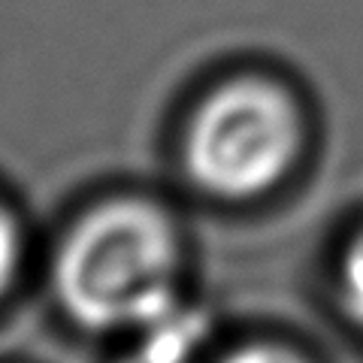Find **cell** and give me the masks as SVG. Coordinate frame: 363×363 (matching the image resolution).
<instances>
[{"mask_svg":"<svg viewBox=\"0 0 363 363\" xmlns=\"http://www.w3.org/2000/svg\"><path fill=\"white\" fill-rule=\"evenodd\" d=\"M339 300L345 312L363 324V233L345 248L342 267H339Z\"/></svg>","mask_w":363,"mask_h":363,"instance_id":"4","label":"cell"},{"mask_svg":"<svg viewBox=\"0 0 363 363\" xmlns=\"http://www.w3.org/2000/svg\"><path fill=\"white\" fill-rule=\"evenodd\" d=\"M224 363H303L297 360L294 354H288V351H281V348H245L240 351V354H233V357H227Z\"/></svg>","mask_w":363,"mask_h":363,"instance_id":"6","label":"cell"},{"mask_svg":"<svg viewBox=\"0 0 363 363\" xmlns=\"http://www.w3.org/2000/svg\"><path fill=\"white\" fill-rule=\"evenodd\" d=\"M173 230L161 212L136 200L94 209L55 260L64 309L91 330L143 327L173 309Z\"/></svg>","mask_w":363,"mask_h":363,"instance_id":"1","label":"cell"},{"mask_svg":"<svg viewBox=\"0 0 363 363\" xmlns=\"http://www.w3.org/2000/svg\"><path fill=\"white\" fill-rule=\"evenodd\" d=\"M18 267V233L13 218L0 209V294L9 288Z\"/></svg>","mask_w":363,"mask_h":363,"instance_id":"5","label":"cell"},{"mask_svg":"<svg viewBox=\"0 0 363 363\" xmlns=\"http://www.w3.org/2000/svg\"><path fill=\"white\" fill-rule=\"evenodd\" d=\"M206 336V321L197 312L173 306L143 324V342L124 363H191Z\"/></svg>","mask_w":363,"mask_h":363,"instance_id":"3","label":"cell"},{"mask_svg":"<svg viewBox=\"0 0 363 363\" xmlns=\"http://www.w3.org/2000/svg\"><path fill=\"white\" fill-rule=\"evenodd\" d=\"M300 149L291 100L257 79L218 88L188 130V173L218 197H255L288 173Z\"/></svg>","mask_w":363,"mask_h":363,"instance_id":"2","label":"cell"}]
</instances>
